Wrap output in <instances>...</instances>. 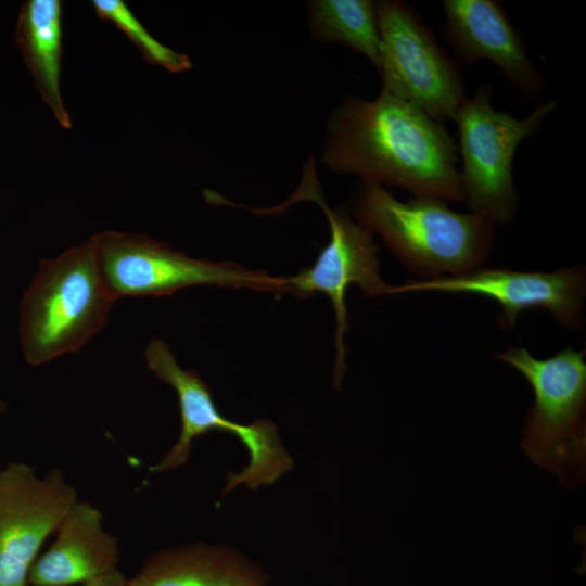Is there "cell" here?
<instances>
[{"label":"cell","instance_id":"9c48e42d","mask_svg":"<svg viewBox=\"0 0 586 586\" xmlns=\"http://www.w3.org/2000/svg\"><path fill=\"white\" fill-rule=\"evenodd\" d=\"M308 182L302 188V199L308 198L323 211L330 227V240L317 256L316 262L295 276H286L289 292L301 300L315 293L326 294L335 314V359L333 380L340 386L346 371V347L344 336L348 329L346 291L356 284L365 297L393 295L394 285L381 277L378 246L372 234L359 222L354 221L342 208L327 205L319 190Z\"/></svg>","mask_w":586,"mask_h":586},{"label":"cell","instance_id":"4fadbf2b","mask_svg":"<svg viewBox=\"0 0 586 586\" xmlns=\"http://www.w3.org/2000/svg\"><path fill=\"white\" fill-rule=\"evenodd\" d=\"M55 540L33 564L28 584L71 586L117 569V538L102 527V513L86 501H77L58 528Z\"/></svg>","mask_w":586,"mask_h":586},{"label":"cell","instance_id":"5bb4252c","mask_svg":"<svg viewBox=\"0 0 586 586\" xmlns=\"http://www.w3.org/2000/svg\"><path fill=\"white\" fill-rule=\"evenodd\" d=\"M256 563L226 545L194 543L149 556L128 586H267Z\"/></svg>","mask_w":586,"mask_h":586},{"label":"cell","instance_id":"6da1fadb","mask_svg":"<svg viewBox=\"0 0 586 586\" xmlns=\"http://www.w3.org/2000/svg\"><path fill=\"white\" fill-rule=\"evenodd\" d=\"M458 149L442 123L388 93L349 95L326 123L322 164L413 198L464 202Z\"/></svg>","mask_w":586,"mask_h":586},{"label":"cell","instance_id":"7c38bea8","mask_svg":"<svg viewBox=\"0 0 586 586\" xmlns=\"http://www.w3.org/2000/svg\"><path fill=\"white\" fill-rule=\"evenodd\" d=\"M442 34L457 59L472 65L486 60L525 99L540 98L546 80L531 61L525 42L497 0H444Z\"/></svg>","mask_w":586,"mask_h":586},{"label":"cell","instance_id":"ac0fdd59","mask_svg":"<svg viewBox=\"0 0 586 586\" xmlns=\"http://www.w3.org/2000/svg\"><path fill=\"white\" fill-rule=\"evenodd\" d=\"M84 586H128V578L116 569L105 575L87 582Z\"/></svg>","mask_w":586,"mask_h":586},{"label":"cell","instance_id":"52a82bcc","mask_svg":"<svg viewBox=\"0 0 586 586\" xmlns=\"http://www.w3.org/2000/svg\"><path fill=\"white\" fill-rule=\"evenodd\" d=\"M95 239L103 276L116 298L165 296L194 285L251 289L276 296L289 292L286 276L192 258L143 234L110 230Z\"/></svg>","mask_w":586,"mask_h":586},{"label":"cell","instance_id":"2e32d148","mask_svg":"<svg viewBox=\"0 0 586 586\" xmlns=\"http://www.w3.org/2000/svg\"><path fill=\"white\" fill-rule=\"evenodd\" d=\"M307 20L313 39L339 43L366 56L378 68L380 35L377 1H307Z\"/></svg>","mask_w":586,"mask_h":586},{"label":"cell","instance_id":"8fae6325","mask_svg":"<svg viewBox=\"0 0 586 586\" xmlns=\"http://www.w3.org/2000/svg\"><path fill=\"white\" fill-rule=\"evenodd\" d=\"M586 291L584 268L552 272H524L506 268H480L458 277L409 280L394 285L393 295L410 292H445L484 295L501 307L500 327L512 330L520 314L533 308L549 310L570 330L582 327Z\"/></svg>","mask_w":586,"mask_h":586},{"label":"cell","instance_id":"7a4b0ae2","mask_svg":"<svg viewBox=\"0 0 586 586\" xmlns=\"http://www.w3.org/2000/svg\"><path fill=\"white\" fill-rule=\"evenodd\" d=\"M353 215L379 235L418 280L458 277L483 267L495 245V225L476 213H459L433 198L397 200L385 187L362 182Z\"/></svg>","mask_w":586,"mask_h":586},{"label":"cell","instance_id":"5b68a950","mask_svg":"<svg viewBox=\"0 0 586 586\" xmlns=\"http://www.w3.org/2000/svg\"><path fill=\"white\" fill-rule=\"evenodd\" d=\"M493 87L480 85L455 114L462 167L460 178L469 212L485 216L495 226L514 218L519 195L513 161L521 143L535 136L556 112L560 99L540 101L524 118L492 106Z\"/></svg>","mask_w":586,"mask_h":586},{"label":"cell","instance_id":"9a60e30c","mask_svg":"<svg viewBox=\"0 0 586 586\" xmlns=\"http://www.w3.org/2000/svg\"><path fill=\"white\" fill-rule=\"evenodd\" d=\"M14 41L34 78L43 102L59 124L72 127L60 89L62 60V3L59 0H27L20 9Z\"/></svg>","mask_w":586,"mask_h":586},{"label":"cell","instance_id":"8992f818","mask_svg":"<svg viewBox=\"0 0 586 586\" xmlns=\"http://www.w3.org/2000/svg\"><path fill=\"white\" fill-rule=\"evenodd\" d=\"M144 357L151 372L175 390L181 423L177 442L151 467L152 472L183 466L190 458L193 441L213 431L233 435L249 454V463L240 472L228 474L222 495L240 485L252 491L272 485L293 469L294 461L284 449L273 422L259 419L242 424L228 419L216 406L209 386L195 371L181 368L163 340L152 339Z\"/></svg>","mask_w":586,"mask_h":586},{"label":"cell","instance_id":"e0dca14e","mask_svg":"<svg viewBox=\"0 0 586 586\" xmlns=\"http://www.w3.org/2000/svg\"><path fill=\"white\" fill-rule=\"evenodd\" d=\"M92 5L97 15L122 30L149 63L170 73H181L191 68L192 63L188 55L155 39L122 0H93Z\"/></svg>","mask_w":586,"mask_h":586},{"label":"cell","instance_id":"30bf717a","mask_svg":"<svg viewBox=\"0 0 586 586\" xmlns=\"http://www.w3.org/2000/svg\"><path fill=\"white\" fill-rule=\"evenodd\" d=\"M76 502L59 470L43 477L22 462L0 470V586H27L42 544Z\"/></svg>","mask_w":586,"mask_h":586},{"label":"cell","instance_id":"ba28073f","mask_svg":"<svg viewBox=\"0 0 586 586\" xmlns=\"http://www.w3.org/2000/svg\"><path fill=\"white\" fill-rule=\"evenodd\" d=\"M380 91L433 119H453L468 99L461 72L420 14L399 0L377 1Z\"/></svg>","mask_w":586,"mask_h":586},{"label":"cell","instance_id":"d6986e66","mask_svg":"<svg viewBox=\"0 0 586 586\" xmlns=\"http://www.w3.org/2000/svg\"><path fill=\"white\" fill-rule=\"evenodd\" d=\"M5 409V404L2 399H0V413L3 412Z\"/></svg>","mask_w":586,"mask_h":586},{"label":"cell","instance_id":"3957f363","mask_svg":"<svg viewBox=\"0 0 586 586\" xmlns=\"http://www.w3.org/2000/svg\"><path fill=\"white\" fill-rule=\"evenodd\" d=\"M117 298L103 276L95 235L43 259L20 303L24 358L39 366L78 351L107 322Z\"/></svg>","mask_w":586,"mask_h":586},{"label":"cell","instance_id":"277c9868","mask_svg":"<svg viewBox=\"0 0 586 586\" xmlns=\"http://www.w3.org/2000/svg\"><path fill=\"white\" fill-rule=\"evenodd\" d=\"M532 386L521 447L526 457L558 479L565 488L586 481V362L585 352L564 348L539 359L523 347L494 354Z\"/></svg>","mask_w":586,"mask_h":586}]
</instances>
